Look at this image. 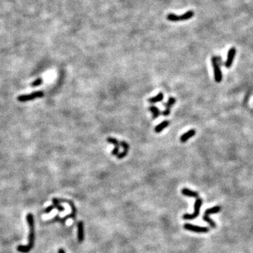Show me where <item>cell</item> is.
I'll use <instances>...</instances> for the list:
<instances>
[{
  "label": "cell",
  "instance_id": "obj_1",
  "mask_svg": "<svg viewBox=\"0 0 253 253\" xmlns=\"http://www.w3.org/2000/svg\"><path fill=\"white\" fill-rule=\"evenodd\" d=\"M27 222L29 227L30 233L28 236V244L27 246H18L17 247V250L21 253L29 252L35 246V220L33 214L32 213H28L26 216Z\"/></svg>",
  "mask_w": 253,
  "mask_h": 253
},
{
  "label": "cell",
  "instance_id": "obj_2",
  "mask_svg": "<svg viewBox=\"0 0 253 253\" xmlns=\"http://www.w3.org/2000/svg\"><path fill=\"white\" fill-rule=\"evenodd\" d=\"M194 16L193 11H188L182 15H176L174 14H169L167 16V20L170 22H179L187 20L192 18Z\"/></svg>",
  "mask_w": 253,
  "mask_h": 253
},
{
  "label": "cell",
  "instance_id": "obj_3",
  "mask_svg": "<svg viewBox=\"0 0 253 253\" xmlns=\"http://www.w3.org/2000/svg\"><path fill=\"white\" fill-rule=\"evenodd\" d=\"M202 203H203L202 199L197 198L195 202V204H194V212L193 214H184L182 217L183 219L185 220H192L198 217Z\"/></svg>",
  "mask_w": 253,
  "mask_h": 253
},
{
  "label": "cell",
  "instance_id": "obj_4",
  "mask_svg": "<svg viewBox=\"0 0 253 253\" xmlns=\"http://www.w3.org/2000/svg\"><path fill=\"white\" fill-rule=\"evenodd\" d=\"M212 65L213 70H214V80L217 83H219L222 79V73L220 69V66L218 63L217 58L215 56H213L212 58Z\"/></svg>",
  "mask_w": 253,
  "mask_h": 253
},
{
  "label": "cell",
  "instance_id": "obj_5",
  "mask_svg": "<svg viewBox=\"0 0 253 253\" xmlns=\"http://www.w3.org/2000/svg\"><path fill=\"white\" fill-rule=\"evenodd\" d=\"M44 96V92L42 91H39V92H33V93L30 94H23V95H20L18 96L17 99L20 102H26V101H31V100L35 99L37 98H42Z\"/></svg>",
  "mask_w": 253,
  "mask_h": 253
},
{
  "label": "cell",
  "instance_id": "obj_6",
  "mask_svg": "<svg viewBox=\"0 0 253 253\" xmlns=\"http://www.w3.org/2000/svg\"><path fill=\"white\" fill-rule=\"evenodd\" d=\"M220 208H221L219 206L213 207V208H210V209L207 210L205 212L204 215H203V220L205 221L206 222H208V224H210L212 227H215V223H214L210 218L209 217V215L211 214H214V213L218 212L220 210Z\"/></svg>",
  "mask_w": 253,
  "mask_h": 253
},
{
  "label": "cell",
  "instance_id": "obj_7",
  "mask_svg": "<svg viewBox=\"0 0 253 253\" xmlns=\"http://www.w3.org/2000/svg\"><path fill=\"white\" fill-rule=\"evenodd\" d=\"M184 228L188 231H191L196 233H207L209 231V229L204 227H198L191 224H185L184 225Z\"/></svg>",
  "mask_w": 253,
  "mask_h": 253
},
{
  "label": "cell",
  "instance_id": "obj_8",
  "mask_svg": "<svg viewBox=\"0 0 253 253\" xmlns=\"http://www.w3.org/2000/svg\"><path fill=\"white\" fill-rule=\"evenodd\" d=\"M235 53H236V49H235L234 47H232V48H231L229 50L227 60H226L225 63H224V65H225V66L227 67V68H231V66L232 64H233Z\"/></svg>",
  "mask_w": 253,
  "mask_h": 253
},
{
  "label": "cell",
  "instance_id": "obj_9",
  "mask_svg": "<svg viewBox=\"0 0 253 253\" xmlns=\"http://www.w3.org/2000/svg\"><path fill=\"white\" fill-rule=\"evenodd\" d=\"M106 141H107L108 143H110V144H112L114 145L115 149L112 151L111 154H112L113 155H116V156H117V155L119 154V153H120L119 152V151H120V143L119 142L118 140L113 137H109L107 138V139H106Z\"/></svg>",
  "mask_w": 253,
  "mask_h": 253
},
{
  "label": "cell",
  "instance_id": "obj_10",
  "mask_svg": "<svg viewBox=\"0 0 253 253\" xmlns=\"http://www.w3.org/2000/svg\"><path fill=\"white\" fill-rule=\"evenodd\" d=\"M175 103H176V98H174V97H170L168 98V102L166 103H164V105L165 106V110L162 113V114L164 116L169 115L170 114V110H171L172 106L173 105H174Z\"/></svg>",
  "mask_w": 253,
  "mask_h": 253
},
{
  "label": "cell",
  "instance_id": "obj_11",
  "mask_svg": "<svg viewBox=\"0 0 253 253\" xmlns=\"http://www.w3.org/2000/svg\"><path fill=\"white\" fill-rule=\"evenodd\" d=\"M77 239L79 243H82L84 239V223L82 221H79L77 223Z\"/></svg>",
  "mask_w": 253,
  "mask_h": 253
},
{
  "label": "cell",
  "instance_id": "obj_12",
  "mask_svg": "<svg viewBox=\"0 0 253 253\" xmlns=\"http://www.w3.org/2000/svg\"><path fill=\"white\" fill-rule=\"evenodd\" d=\"M120 146L123 148V151L122 153H119L118 155H117V159H122L124 158L128 153V151L130 150V145H129L126 141H120Z\"/></svg>",
  "mask_w": 253,
  "mask_h": 253
},
{
  "label": "cell",
  "instance_id": "obj_13",
  "mask_svg": "<svg viewBox=\"0 0 253 253\" xmlns=\"http://www.w3.org/2000/svg\"><path fill=\"white\" fill-rule=\"evenodd\" d=\"M195 130H194V129H191V130H189L187 132L181 135V136L180 137L181 142L182 143L187 142L189 139H191V138L195 136Z\"/></svg>",
  "mask_w": 253,
  "mask_h": 253
},
{
  "label": "cell",
  "instance_id": "obj_14",
  "mask_svg": "<svg viewBox=\"0 0 253 253\" xmlns=\"http://www.w3.org/2000/svg\"><path fill=\"white\" fill-rule=\"evenodd\" d=\"M181 193L184 195L191 197V198H198L199 196V194L197 192L193 191L190 190L189 189H183L181 190Z\"/></svg>",
  "mask_w": 253,
  "mask_h": 253
},
{
  "label": "cell",
  "instance_id": "obj_15",
  "mask_svg": "<svg viewBox=\"0 0 253 253\" xmlns=\"http://www.w3.org/2000/svg\"><path fill=\"white\" fill-rule=\"evenodd\" d=\"M170 123V121H168V120L163 121V122H162L161 123H160L158 125H157V126L155 127V132L156 133L161 132L163 131L164 129H165L167 127L169 126Z\"/></svg>",
  "mask_w": 253,
  "mask_h": 253
},
{
  "label": "cell",
  "instance_id": "obj_16",
  "mask_svg": "<svg viewBox=\"0 0 253 253\" xmlns=\"http://www.w3.org/2000/svg\"><path fill=\"white\" fill-rule=\"evenodd\" d=\"M163 98H164L163 93L160 92V93L157 94L155 96L152 97V98H149V102L150 103H152V104L153 103H156L160 102V101H163Z\"/></svg>",
  "mask_w": 253,
  "mask_h": 253
},
{
  "label": "cell",
  "instance_id": "obj_17",
  "mask_svg": "<svg viewBox=\"0 0 253 253\" xmlns=\"http://www.w3.org/2000/svg\"><path fill=\"white\" fill-rule=\"evenodd\" d=\"M149 110L151 111V113H152V115H153V120L157 118V117H159L160 113H161L159 109H157L156 106H149Z\"/></svg>",
  "mask_w": 253,
  "mask_h": 253
},
{
  "label": "cell",
  "instance_id": "obj_18",
  "mask_svg": "<svg viewBox=\"0 0 253 253\" xmlns=\"http://www.w3.org/2000/svg\"><path fill=\"white\" fill-rule=\"evenodd\" d=\"M52 202H53V204H54V208H56V209L58 210V211L63 212L65 210L64 208L60 205V202H59V200H58V199L55 198H52Z\"/></svg>",
  "mask_w": 253,
  "mask_h": 253
},
{
  "label": "cell",
  "instance_id": "obj_19",
  "mask_svg": "<svg viewBox=\"0 0 253 253\" xmlns=\"http://www.w3.org/2000/svg\"><path fill=\"white\" fill-rule=\"evenodd\" d=\"M42 82H43V79H42V77H39V78L37 79L36 80H35L34 82H32L31 86L33 87H38V86L41 85V84H42Z\"/></svg>",
  "mask_w": 253,
  "mask_h": 253
},
{
  "label": "cell",
  "instance_id": "obj_20",
  "mask_svg": "<svg viewBox=\"0 0 253 253\" xmlns=\"http://www.w3.org/2000/svg\"><path fill=\"white\" fill-rule=\"evenodd\" d=\"M54 208H54V205H50V206L47 207V208H46L45 210H44V212L45 213V214H49V213L51 212L54 209Z\"/></svg>",
  "mask_w": 253,
  "mask_h": 253
},
{
  "label": "cell",
  "instance_id": "obj_21",
  "mask_svg": "<svg viewBox=\"0 0 253 253\" xmlns=\"http://www.w3.org/2000/svg\"><path fill=\"white\" fill-rule=\"evenodd\" d=\"M58 253H66V252H65V250L63 249V248H60V249L58 250Z\"/></svg>",
  "mask_w": 253,
  "mask_h": 253
}]
</instances>
